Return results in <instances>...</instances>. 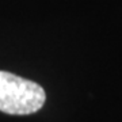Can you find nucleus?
<instances>
[{
  "instance_id": "obj_1",
  "label": "nucleus",
  "mask_w": 122,
  "mask_h": 122,
  "mask_svg": "<svg viewBox=\"0 0 122 122\" xmlns=\"http://www.w3.org/2000/svg\"><path fill=\"white\" fill-rule=\"evenodd\" d=\"M46 100L39 84L14 73L0 71V111L11 115L37 113Z\"/></svg>"
}]
</instances>
